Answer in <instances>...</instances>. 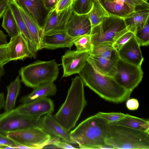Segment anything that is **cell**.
<instances>
[{"label":"cell","mask_w":149,"mask_h":149,"mask_svg":"<svg viewBox=\"0 0 149 149\" xmlns=\"http://www.w3.org/2000/svg\"><path fill=\"white\" fill-rule=\"evenodd\" d=\"M78 74L84 84L106 100L119 103L130 97L131 93L119 85L113 77L96 71L87 60Z\"/></svg>","instance_id":"cell-1"},{"label":"cell","mask_w":149,"mask_h":149,"mask_svg":"<svg viewBox=\"0 0 149 149\" xmlns=\"http://www.w3.org/2000/svg\"><path fill=\"white\" fill-rule=\"evenodd\" d=\"M84 84L79 76L72 79L65 100L54 116L68 132L74 128L86 105Z\"/></svg>","instance_id":"cell-2"},{"label":"cell","mask_w":149,"mask_h":149,"mask_svg":"<svg viewBox=\"0 0 149 149\" xmlns=\"http://www.w3.org/2000/svg\"><path fill=\"white\" fill-rule=\"evenodd\" d=\"M108 124L94 115L81 122L69 133L79 148L114 149L105 142Z\"/></svg>","instance_id":"cell-3"},{"label":"cell","mask_w":149,"mask_h":149,"mask_svg":"<svg viewBox=\"0 0 149 149\" xmlns=\"http://www.w3.org/2000/svg\"><path fill=\"white\" fill-rule=\"evenodd\" d=\"M106 144L114 149H149V133L108 123Z\"/></svg>","instance_id":"cell-4"},{"label":"cell","mask_w":149,"mask_h":149,"mask_svg":"<svg viewBox=\"0 0 149 149\" xmlns=\"http://www.w3.org/2000/svg\"><path fill=\"white\" fill-rule=\"evenodd\" d=\"M59 65L54 59L38 60L21 68L19 71L21 81L26 86L33 88L42 84L53 82L58 77Z\"/></svg>","instance_id":"cell-5"},{"label":"cell","mask_w":149,"mask_h":149,"mask_svg":"<svg viewBox=\"0 0 149 149\" xmlns=\"http://www.w3.org/2000/svg\"><path fill=\"white\" fill-rule=\"evenodd\" d=\"M129 31L123 18L109 15L92 28L90 34L91 45H112L120 36Z\"/></svg>","instance_id":"cell-6"},{"label":"cell","mask_w":149,"mask_h":149,"mask_svg":"<svg viewBox=\"0 0 149 149\" xmlns=\"http://www.w3.org/2000/svg\"><path fill=\"white\" fill-rule=\"evenodd\" d=\"M6 136L17 144L27 146L32 149L43 148L52 138L51 135L39 127L9 132Z\"/></svg>","instance_id":"cell-7"},{"label":"cell","mask_w":149,"mask_h":149,"mask_svg":"<svg viewBox=\"0 0 149 149\" xmlns=\"http://www.w3.org/2000/svg\"><path fill=\"white\" fill-rule=\"evenodd\" d=\"M143 75L141 66L129 63L119 58L113 77L119 85L132 93L141 81Z\"/></svg>","instance_id":"cell-8"},{"label":"cell","mask_w":149,"mask_h":149,"mask_svg":"<svg viewBox=\"0 0 149 149\" xmlns=\"http://www.w3.org/2000/svg\"><path fill=\"white\" fill-rule=\"evenodd\" d=\"M40 118H36L18 113L13 109L0 114V133L6 136L10 132L40 127Z\"/></svg>","instance_id":"cell-9"},{"label":"cell","mask_w":149,"mask_h":149,"mask_svg":"<svg viewBox=\"0 0 149 149\" xmlns=\"http://www.w3.org/2000/svg\"><path fill=\"white\" fill-rule=\"evenodd\" d=\"M90 51L79 52L67 50L62 57L63 68V77L79 73L84 66L89 54Z\"/></svg>","instance_id":"cell-10"},{"label":"cell","mask_w":149,"mask_h":149,"mask_svg":"<svg viewBox=\"0 0 149 149\" xmlns=\"http://www.w3.org/2000/svg\"><path fill=\"white\" fill-rule=\"evenodd\" d=\"M73 3L68 8L57 13L55 8L48 11L42 27L43 34L65 30L68 21L73 10Z\"/></svg>","instance_id":"cell-11"},{"label":"cell","mask_w":149,"mask_h":149,"mask_svg":"<svg viewBox=\"0 0 149 149\" xmlns=\"http://www.w3.org/2000/svg\"><path fill=\"white\" fill-rule=\"evenodd\" d=\"M13 109L20 113L40 118L43 115L52 114L54 110V105L51 99L46 97L22 104Z\"/></svg>","instance_id":"cell-12"},{"label":"cell","mask_w":149,"mask_h":149,"mask_svg":"<svg viewBox=\"0 0 149 149\" xmlns=\"http://www.w3.org/2000/svg\"><path fill=\"white\" fill-rule=\"evenodd\" d=\"M79 37L70 36L66 30L43 34L40 50L43 49L53 50L66 47L70 50L74 45V41Z\"/></svg>","instance_id":"cell-13"},{"label":"cell","mask_w":149,"mask_h":149,"mask_svg":"<svg viewBox=\"0 0 149 149\" xmlns=\"http://www.w3.org/2000/svg\"><path fill=\"white\" fill-rule=\"evenodd\" d=\"M92 29L88 14H78L73 10L65 27V30L68 35L74 37L90 35Z\"/></svg>","instance_id":"cell-14"},{"label":"cell","mask_w":149,"mask_h":149,"mask_svg":"<svg viewBox=\"0 0 149 149\" xmlns=\"http://www.w3.org/2000/svg\"><path fill=\"white\" fill-rule=\"evenodd\" d=\"M40 127L46 133L61 139L63 141L70 144H77L69 132L56 120L52 114H47L41 117Z\"/></svg>","instance_id":"cell-15"},{"label":"cell","mask_w":149,"mask_h":149,"mask_svg":"<svg viewBox=\"0 0 149 149\" xmlns=\"http://www.w3.org/2000/svg\"><path fill=\"white\" fill-rule=\"evenodd\" d=\"M8 45L10 61L34 58L26 40L21 32L16 36L10 38Z\"/></svg>","instance_id":"cell-16"},{"label":"cell","mask_w":149,"mask_h":149,"mask_svg":"<svg viewBox=\"0 0 149 149\" xmlns=\"http://www.w3.org/2000/svg\"><path fill=\"white\" fill-rule=\"evenodd\" d=\"M140 46L133 35L118 50L119 58L129 63L141 66L144 58Z\"/></svg>","instance_id":"cell-17"},{"label":"cell","mask_w":149,"mask_h":149,"mask_svg":"<svg viewBox=\"0 0 149 149\" xmlns=\"http://www.w3.org/2000/svg\"><path fill=\"white\" fill-rule=\"evenodd\" d=\"M109 16L124 18L135 11L134 9L120 0H99Z\"/></svg>","instance_id":"cell-18"},{"label":"cell","mask_w":149,"mask_h":149,"mask_svg":"<svg viewBox=\"0 0 149 149\" xmlns=\"http://www.w3.org/2000/svg\"><path fill=\"white\" fill-rule=\"evenodd\" d=\"M18 6L20 12L38 51L40 50L41 40L43 35L42 28L28 12L18 4Z\"/></svg>","instance_id":"cell-19"},{"label":"cell","mask_w":149,"mask_h":149,"mask_svg":"<svg viewBox=\"0 0 149 149\" xmlns=\"http://www.w3.org/2000/svg\"><path fill=\"white\" fill-rule=\"evenodd\" d=\"M8 6L15 19L21 33L26 40L34 58H36L37 51L20 12L16 0L9 1Z\"/></svg>","instance_id":"cell-20"},{"label":"cell","mask_w":149,"mask_h":149,"mask_svg":"<svg viewBox=\"0 0 149 149\" xmlns=\"http://www.w3.org/2000/svg\"><path fill=\"white\" fill-rule=\"evenodd\" d=\"M118 60L110 59L89 54L87 61L99 73L113 77L116 69Z\"/></svg>","instance_id":"cell-21"},{"label":"cell","mask_w":149,"mask_h":149,"mask_svg":"<svg viewBox=\"0 0 149 149\" xmlns=\"http://www.w3.org/2000/svg\"><path fill=\"white\" fill-rule=\"evenodd\" d=\"M33 89L30 94L22 97L19 102L25 104L47 97L55 95L57 91L56 86L53 82L42 84Z\"/></svg>","instance_id":"cell-22"},{"label":"cell","mask_w":149,"mask_h":149,"mask_svg":"<svg viewBox=\"0 0 149 149\" xmlns=\"http://www.w3.org/2000/svg\"><path fill=\"white\" fill-rule=\"evenodd\" d=\"M149 9L137 10L124 18L127 29L134 34L149 21Z\"/></svg>","instance_id":"cell-23"},{"label":"cell","mask_w":149,"mask_h":149,"mask_svg":"<svg viewBox=\"0 0 149 149\" xmlns=\"http://www.w3.org/2000/svg\"><path fill=\"white\" fill-rule=\"evenodd\" d=\"M19 6L28 12L42 28L45 17L42 0H16Z\"/></svg>","instance_id":"cell-24"},{"label":"cell","mask_w":149,"mask_h":149,"mask_svg":"<svg viewBox=\"0 0 149 149\" xmlns=\"http://www.w3.org/2000/svg\"><path fill=\"white\" fill-rule=\"evenodd\" d=\"M149 133V120L126 114L123 118L117 121L108 123Z\"/></svg>","instance_id":"cell-25"},{"label":"cell","mask_w":149,"mask_h":149,"mask_svg":"<svg viewBox=\"0 0 149 149\" xmlns=\"http://www.w3.org/2000/svg\"><path fill=\"white\" fill-rule=\"evenodd\" d=\"M21 87V80L18 75L7 87V94L4 107L5 111H9L14 109Z\"/></svg>","instance_id":"cell-26"},{"label":"cell","mask_w":149,"mask_h":149,"mask_svg":"<svg viewBox=\"0 0 149 149\" xmlns=\"http://www.w3.org/2000/svg\"><path fill=\"white\" fill-rule=\"evenodd\" d=\"M89 54L110 59L118 60L119 58L118 50L113 47L112 45L109 44L92 45Z\"/></svg>","instance_id":"cell-27"},{"label":"cell","mask_w":149,"mask_h":149,"mask_svg":"<svg viewBox=\"0 0 149 149\" xmlns=\"http://www.w3.org/2000/svg\"><path fill=\"white\" fill-rule=\"evenodd\" d=\"M2 27L10 38L17 36L21 32L10 8L8 7L3 17Z\"/></svg>","instance_id":"cell-28"},{"label":"cell","mask_w":149,"mask_h":149,"mask_svg":"<svg viewBox=\"0 0 149 149\" xmlns=\"http://www.w3.org/2000/svg\"><path fill=\"white\" fill-rule=\"evenodd\" d=\"M87 14L91 24L92 28L100 24L109 16L99 0H95L91 9Z\"/></svg>","instance_id":"cell-29"},{"label":"cell","mask_w":149,"mask_h":149,"mask_svg":"<svg viewBox=\"0 0 149 149\" xmlns=\"http://www.w3.org/2000/svg\"><path fill=\"white\" fill-rule=\"evenodd\" d=\"M95 0H76L74 3L73 10L78 14H88Z\"/></svg>","instance_id":"cell-30"},{"label":"cell","mask_w":149,"mask_h":149,"mask_svg":"<svg viewBox=\"0 0 149 149\" xmlns=\"http://www.w3.org/2000/svg\"><path fill=\"white\" fill-rule=\"evenodd\" d=\"M140 46H147L149 44V24L148 21L143 28L137 30L134 34Z\"/></svg>","instance_id":"cell-31"},{"label":"cell","mask_w":149,"mask_h":149,"mask_svg":"<svg viewBox=\"0 0 149 149\" xmlns=\"http://www.w3.org/2000/svg\"><path fill=\"white\" fill-rule=\"evenodd\" d=\"M74 45L77 51H90L92 46L90 35H85L79 37L74 41Z\"/></svg>","instance_id":"cell-32"},{"label":"cell","mask_w":149,"mask_h":149,"mask_svg":"<svg viewBox=\"0 0 149 149\" xmlns=\"http://www.w3.org/2000/svg\"><path fill=\"white\" fill-rule=\"evenodd\" d=\"M126 114L121 112L105 113L99 112L95 115L103 119L109 123L119 120L124 117Z\"/></svg>","instance_id":"cell-33"},{"label":"cell","mask_w":149,"mask_h":149,"mask_svg":"<svg viewBox=\"0 0 149 149\" xmlns=\"http://www.w3.org/2000/svg\"><path fill=\"white\" fill-rule=\"evenodd\" d=\"M134 35L133 33L129 31L125 32L120 36L113 42L112 44L113 47L118 50Z\"/></svg>","instance_id":"cell-34"},{"label":"cell","mask_w":149,"mask_h":149,"mask_svg":"<svg viewBox=\"0 0 149 149\" xmlns=\"http://www.w3.org/2000/svg\"><path fill=\"white\" fill-rule=\"evenodd\" d=\"M133 8L135 11L149 9V4L143 0H120Z\"/></svg>","instance_id":"cell-35"},{"label":"cell","mask_w":149,"mask_h":149,"mask_svg":"<svg viewBox=\"0 0 149 149\" xmlns=\"http://www.w3.org/2000/svg\"><path fill=\"white\" fill-rule=\"evenodd\" d=\"M60 138L56 137V138H52L48 143V145H52L56 148L67 149H77L74 147L71 144L64 141H62L60 140Z\"/></svg>","instance_id":"cell-36"},{"label":"cell","mask_w":149,"mask_h":149,"mask_svg":"<svg viewBox=\"0 0 149 149\" xmlns=\"http://www.w3.org/2000/svg\"><path fill=\"white\" fill-rule=\"evenodd\" d=\"M10 61L9 59L8 44L0 46V65L5 64Z\"/></svg>","instance_id":"cell-37"},{"label":"cell","mask_w":149,"mask_h":149,"mask_svg":"<svg viewBox=\"0 0 149 149\" xmlns=\"http://www.w3.org/2000/svg\"><path fill=\"white\" fill-rule=\"evenodd\" d=\"M74 3L72 0H59L55 8L56 12L58 13L68 8Z\"/></svg>","instance_id":"cell-38"},{"label":"cell","mask_w":149,"mask_h":149,"mask_svg":"<svg viewBox=\"0 0 149 149\" xmlns=\"http://www.w3.org/2000/svg\"><path fill=\"white\" fill-rule=\"evenodd\" d=\"M42 1L44 8L49 11L56 8L58 0H42Z\"/></svg>","instance_id":"cell-39"},{"label":"cell","mask_w":149,"mask_h":149,"mask_svg":"<svg viewBox=\"0 0 149 149\" xmlns=\"http://www.w3.org/2000/svg\"><path fill=\"white\" fill-rule=\"evenodd\" d=\"M126 106L127 108L130 110L137 109L139 107V103L137 99L131 98L127 100Z\"/></svg>","instance_id":"cell-40"},{"label":"cell","mask_w":149,"mask_h":149,"mask_svg":"<svg viewBox=\"0 0 149 149\" xmlns=\"http://www.w3.org/2000/svg\"><path fill=\"white\" fill-rule=\"evenodd\" d=\"M17 144L13 141L0 133V145L11 146Z\"/></svg>","instance_id":"cell-41"},{"label":"cell","mask_w":149,"mask_h":149,"mask_svg":"<svg viewBox=\"0 0 149 149\" xmlns=\"http://www.w3.org/2000/svg\"><path fill=\"white\" fill-rule=\"evenodd\" d=\"M8 36L0 29V46L8 44Z\"/></svg>","instance_id":"cell-42"},{"label":"cell","mask_w":149,"mask_h":149,"mask_svg":"<svg viewBox=\"0 0 149 149\" xmlns=\"http://www.w3.org/2000/svg\"><path fill=\"white\" fill-rule=\"evenodd\" d=\"M9 1H6L0 3V19L3 17L6 10L8 7Z\"/></svg>","instance_id":"cell-43"},{"label":"cell","mask_w":149,"mask_h":149,"mask_svg":"<svg viewBox=\"0 0 149 149\" xmlns=\"http://www.w3.org/2000/svg\"><path fill=\"white\" fill-rule=\"evenodd\" d=\"M5 97L4 93L3 92L0 93V110L4 107L5 103Z\"/></svg>","instance_id":"cell-44"},{"label":"cell","mask_w":149,"mask_h":149,"mask_svg":"<svg viewBox=\"0 0 149 149\" xmlns=\"http://www.w3.org/2000/svg\"><path fill=\"white\" fill-rule=\"evenodd\" d=\"M5 65L2 64L0 65V80L1 77L5 73V71L3 68V66Z\"/></svg>","instance_id":"cell-45"},{"label":"cell","mask_w":149,"mask_h":149,"mask_svg":"<svg viewBox=\"0 0 149 149\" xmlns=\"http://www.w3.org/2000/svg\"><path fill=\"white\" fill-rule=\"evenodd\" d=\"M10 0H0V3L6 1H9Z\"/></svg>","instance_id":"cell-46"},{"label":"cell","mask_w":149,"mask_h":149,"mask_svg":"<svg viewBox=\"0 0 149 149\" xmlns=\"http://www.w3.org/2000/svg\"><path fill=\"white\" fill-rule=\"evenodd\" d=\"M143 0L144 1H146V2H147V1H148V0Z\"/></svg>","instance_id":"cell-47"},{"label":"cell","mask_w":149,"mask_h":149,"mask_svg":"<svg viewBox=\"0 0 149 149\" xmlns=\"http://www.w3.org/2000/svg\"><path fill=\"white\" fill-rule=\"evenodd\" d=\"M59 0H58V1H59ZM73 2H74L75 1H76V0H72Z\"/></svg>","instance_id":"cell-48"},{"label":"cell","mask_w":149,"mask_h":149,"mask_svg":"<svg viewBox=\"0 0 149 149\" xmlns=\"http://www.w3.org/2000/svg\"></svg>","instance_id":"cell-49"}]
</instances>
